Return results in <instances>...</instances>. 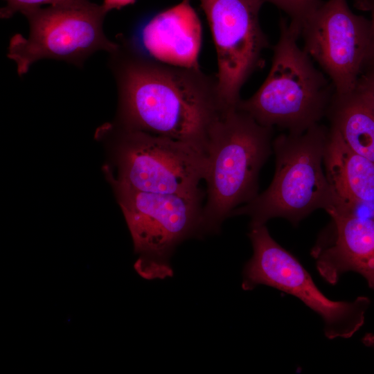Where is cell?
Wrapping results in <instances>:
<instances>
[{
    "label": "cell",
    "instance_id": "obj_3",
    "mask_svg": "<svg viewBox=\"0 0 374 374\" xmlns=\"http://www.w3.org/2000/svg\"><path fill=\"white\" fill-rule=\"evenodd\" d=\"M279 28L268 75L256 92L240 99L236 107L263 126L299 134L327 114L335 90L298 45L300 29L284 18Z\"/></svg>",
    "mask_w": 374,
    "mask_h": 374
},
{
    "label": "cell",
    "instance_id": "obj_7",
    "mask_svg": "<svg viewBox=\"0 0 374 374\" xmlns=\"http://www.w3.org/2000/svg\"><path fill=\"white\" fill-rule=\"evenodd\" d=\"M107 12L90 1L78 5L44 7L23 13L29 23V34L13 35L8 57L22 75L42 59L65 61L80 67L96 51L112 53L118 43L104 34L103 23Z\"/></svg>",
    "mask_w": 374,
    "mask_h": 374
},
{
    "label": "cell",
    "instance_id": "obj_13",
    "mask_svg": "<svg viewBox=\"0 0 374 374\" xmlns=\"http://www.w3.org/2000/svg\"><path fill=\"white\" fill-rule=\"evenodd\" d=\"M323 165L337 202L334 209L357 213L360 206L374 204V163L352 150L331 127Z\"/></svg>",
    "mask_w": 374,
    "mask_h": 374
},
{
    "label": "cell",
    "instance_id": "obj_19",
    "mask_svg": "<svg viewBox=\"0 0 374 374\" xmlns=\"http://www.w3.org/2000/svg\"><path fill=\"white\" fill-rule=\"evenodd\" d=\"M135 0H103V6L107 12L112 9H119L123 6L133 3Z\"/></svg>",
    "mask_w": 374,
    "mask_h": 374
},
{
    "label": "cell",
    "instance_id": "obj_15",
    "mask_svg": "<svg viewBox=\"0 0 374 374\" xmlns=\"http://www.w3.org/2000/svg\"><path fill=\"white\" fill-rule=\"evenodd\" d=\"M284 11L290 22L301 30L303 21L322 3L321 0H262Z\"/></svg>",
    "mask_w": 374,
    "mask_h": 374
},
{
    "label": "cell",
    "instance_id": "obj_4",
    "mask_svg": "<svg viewBox=\"0 0 374 374\" xmlns=\"http://www.w3.org/2000/svg\"><path fill=\"white\" fill-rule=\"evenodd\" d=\"M328 134L317 123L302 133L277 136L272 142L276 170L271 184L231 216H249L251 228L274 217L297 224L317 209H334L336 199L322 166Z\"/></svg>",
    "mask_w": 374,
    "mask_h": 374
},
{
    "label": "cell",
    "instance_id": "obj_14",
    "mask_svg": "<svg viewBox=\"0 0 374 374\" xmlns=\"http://www.w3.org/2000/svg\"><path fill=\"white\" fill-rule=\"evenodd\" d=\"M330 127L356 153L374 163V97L362 84L350 93H335L327 114Z\"/></svg>",
    "mask_w": 374,
    "mask_h": 374
},
{
    "label": "cell",
    "instance_id": "obj_8",
    "mask_svg": "<svg viewBox=\"0 0 374 374\" xmlns=\"http://www.w3.org/2000/svg\"><path fill=\"white\" fill-rule=\"evenodd\" d=\"M118 154V179L133 189L154 193L202 191L207 157L200 148L178 140L124 130Z\"/></svg>",
    "mask_w": 374,
    "mask_h": 374
},
{
    "label": "cell",
    "instance_id": "obj_11",
    "mask_svg": "<svg viewBox=\"0 0 374 374\" xmlns=\"http://www.w3.org/2000/svg\"><path fill=\"white\" fill-rule=\"evenodd\" d=\"M328 214L331 223L311 253L319 274L335 285L343 274L357 272L374 290V212L359 215L334 209Z\"/></svg>",
    "mask_w": 374,
    "mask_h": 374
},
{
    "label": "cell",
    "instance_id": "obj_5",
    "mask_svg": "<svg viewBox=\"0 0 374 374\" xmlns=\"http://www.w3.org/2000/svg\"><path fill=\"white\" fill-rule=\"evenodd\" d=\"M120 206L130 231L136 272L148 280L173 275L170 258L175 248L192 238H202L205 193H154L116 181Z\"/></svg>",
    "mask_w": 374,
    "mask_h": 374
},
{
    "label": "cell",
    "instance_id": "obj_6",
    "mask_svg": "<svg viewBox=\"0 0 374 374\" xmlns=\"http://www.w3.org/2000/svg\"><path fill=\"white\" fill-rule=\"evenodd\" d=\"M250 229L253 255L243 269L242 290L265 285L294 296L321 317L330 339L349 338L362 327L371 303L368 298L359 296L353 301L328 299L300 262L272 238L265 224Z\"/></svg>",
    "mask_w": 374,
    "mask_h": 374
},
{
    "label": "cell",
    "instance_id": "obj_9",
    "mask_svg": "<svg viewBox=\"0 0 374 374\" xmlns=\"http://www.w3.org/2000/svg\"><path fill=\"white\" fill-rule=\"evenodd\" d=\"M304 51L331 81L335 93L353 91L372 56L370 20L346 0H328L301 27Z\"/></svg>",
    "mask_w": 374,
    "mask_h": 374
},
{
    "label": "cell",
    "instance_id": "obj_18",
    "mask_svg": "<svg viewBox=\"0 0 374 374\" xmlns=\"http://www.w3.org/2000/svg\"><path fill=\"white\" fill-rule=\"evenodd\" d=\"M355 6L357 8L368 11L371 13V34L372 44V56L374 59V0H355Z\"/></svg>",
    "mask_w": 374,
    "mask_h": 374
},
{
    "label": "cell",
    "instance_id": "obj_16",
    "mask_svg": "<svg viewBox=\"0 0 374 374\" xmlns=\"http://www.w3.org/2000/svg\"><path fill=\"white\" fill-rule=\"evenodd\" d=\"M6 6L1 9L0 16L8 19L17 12L24 13L28 10L44 8L60 7L82 4L89 0H4Z\"/></svg>",
    "mask_w": 374,
    "mask_h": 374
},
{
    "label": "cell",
    "instance_id": "obj_2",
    "mask_svg": "<svg viewBox=\"0 0 374 374\" xmlns=\"http://www.w3.org/2000/svg\"><path fill=\"white\" fill-rule=\"evenodd\" d=\"M273 129L236 107L225 111L213 125L204 179V236L219 233L234 209L258 195L259 172L273 149Z\"/></svg>",
    "mask_w": 374,
    "mask_h": 374
},
{
    "label": "cell",
    "instance_id": "obj_20",
    "mask_svg": "<svg viewBox=\"0 0 374 374\" xmlns=\"http://www.w3.org/2000/svg\"><path fill=\"white\" fill-rule=\"evenodd\" d=\"M362 342L366 346L373 348L374 349V334L367 333L362 339Z\"/></svg>",
    "mask_w": 374,
    "mask_h": 374
},
{
    "label": "cell",
    "instance_id": "obj_1",
    "mask_svg": "<svg viewBox=\"0 0 374 374\" xmlns=\"http://www.w3.org/2000/svg\"><path fill=\"white\" fill-rule=\"evenodd\" d=\"M110 54L124 130L184 141L206 154L213 125L232 108L222 100L217 75L157 60L132 39Z\"/></svg>",
    "mask_w": 374,
    "mask_h": 374
},
{
    "label": "cell",
    "instance_id": "obj_12",
    "mask_svg": "<svg viewBox=\"0 0 374 374\" xmlns=\"http://www.w3.org/2000/svg\"><path fill=\"white\" fill-rule=\"evenodd\" d=\"M131 39L157 60L176 66L199 67L201 26L190 0H182L154 15Z\"/></svg>",
    "mask_w": 374,
    "mask_h": 374
},
{
    "label": "cell",
    "instance_id": "obj_17",
    "mask_svg": "<svg viewBox=\"0 0 374 374\" xmlns=\"http://www.w3.org/2000/svg\"><path fill=\"white\" fill-rule=\"evenodd\" d=\"M358 82L366 87L374 97V59H370Z\"/></svg>",
    "mask_w": 374,
    "mask_h": 374
},
{
    "label": "cell",
    "instance_id": "obj_10",
    "mask_svg": "<svg viewBox=\"0 0 374 374\" xmlns=\"http://www.w3.org/2000/svg\"><path fill=\"white\" fill-rule=\"evenodd\" d=\"M215 43L219 89L225 105L235 107L242 87L260 69L268 47L259 22L262 0H199Z\"/></svg>",
    "mask_w": 374,
    "mask_h": 374
}]
</instances>
